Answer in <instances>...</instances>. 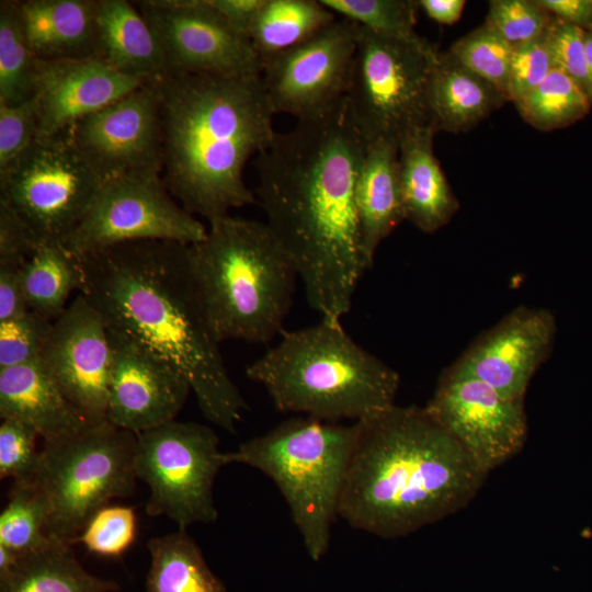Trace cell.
I'll use <instances>...</instances> for the list:
<instances>
[{"label":"cell","instance_id":"obj_39","mask_svg":"<svg viewBox=\"0 0 592 592\" xmlns=\"http://www.w3.org/2000/svg\"><path fill=\"white\" fill-rule=\"evenodd\" d=\"M38 433L30 425L11 419H2L0 425V478L13 482L32 481L38 466L36 449Z\"/></svg>","mask_w":592,"mask_h":592},{"label":"cell","instance_id":"obj_30","mask_svg":"<svg viewBox=\"0 0 592 592\" xmlns=\"http://www.w3.org/2000/svg\"><path fill=\"white\" fill-rule=\"evenodd\" d=\"M334 21L335 14L320 0H264L249 38L263 64Z\"/></svg>","mask_w":592,"mask_h":592},{"label":"cell","instance_id":"obj_34","mask_svg":"<svg viewBox=\"0 0 592 592\" xmlns=\"http://www.w3.org/2000/svg\"><path fill=\"white\" fill-rule=\"evenodd\" d=\"M334 14L376 34L421 44L426 39L414 29L418 1L413 0H320Z\"/></svg>","mask_w":592,"mask_h":592},{"label":"cell","instance_id":"obj_24","mask_svg":"<svg viewBox=\"0 0 592 592\" xmlns=\"http://www.w3.org/2000/svg\"><path fill=\"white\" fill-rule=\"evenodd\" d=\"M399 147L385 140L366 145L355 183L361 252L365 271L379 243L403 219L398 173Z\"/></svg>","mask_w":592,"mask_h":592},{"label":"cell","instance_id":"obj_27","mask_svg":"<svg viewBox=\"0 0 592 592\" xmlns=\"http://www.w3.org/2000/svg\"><path fill=\"white\" fill-rule=\"evenodd\" d=\"M119 585L88 572L72 546L50 538L42 548L19 557L0 578V592H116Z\"/></svg>","mask_w":592,"mask_h":592},{"label":"cell","instance_id":"obj_18","mask_svg":"<svg viewBox=\"0 0 592 592\" xmlns=\"http://www.w3.org/2000/svg\"><path fill=\"white\" fill-rule=\"evenodd\" d=\"M109 337L112 373L106 421L137 435L175 420L192 391L186 378L127 334L109 327Z\"/></svg>","mask_w":592,"mask_h":592},{"label":"cell","instance_id":"obj_25","mask_svg":"<svg viewBox=\"0 0 592 592\" xmlns=\"http://www.w3.org/2000/svg\"><path fill=\"white\" fill-rule=\"evenodd\" d=\"M98 55L115 71L156 81L168 73L160 44L138 8L126 0H99Z\"/></svg>","mask_w":592,"mask_h":592},{"label":"cell","instance_id":"obj_3","mask_svg":"<svg viewBox=\"0 0 592 592\" xmlns=\"http://www.w3.org/2000/svg\"><path fill=\"white\" fill-rule=\"evenodd\" d=\"M338 516L380 538L412 534L465 508L487 474L423 407L357 421Z\"/></svg>","mask_w":592,"mask_h":592},{"label":"cell","instance_id":"obj_28","mask_svg":"<svg viewBox=\"0 0 592 592\" xmlns=\"http://www.w3.org/2000/svg\"><path fill=\"white\" fill-rule=\"evenodd\" d=\"M29 309L52 321L68 307L72 292L84 281L82 261L60 240L43 239L20 266Z\"/></svg>","mask_w":592,"mask_h":592},{"label":"cell","instance_id":"obj_38","mask_svg":"<svg viewBox=\"0 0 592 592\" xmlns=\"http://www.w3.org/2000/svg\"><path fill=\"white\" fill-rule=\"evenodd\" d=\"M53 321L29 310L0 322V368L26 364L41 358Z\"/></svg>","mask_w":592,"mask_h":592},{"label":"cell","instance_id":"obj_6","mask_svg":"<svg viewBox=\"0 0 592 592\" xmlns=\"http://www.w3.org/2000/svg\"><path fill=\"white\" fill-rule=\"evenodd\" d=\"M190 269L218 341L267 343L283 333L295 265L265 223L230 214L187 246Z\"/></svg>","mask_w":592,"mask_h":592},{"label":"cell","instance_id":"obj_48","mask_svg":"<svg viewBox=\"0 0 592 592\" xmlns=\"http://www.w3.org/2000/svg\"><path fill=\"white\" fill-rule=\"evenodd\" d=\"M19 556L9 548L0 545V578L8 574L16 565Z\"/></svg>","mask_w":592,"mask_h":592},{"label":"cell","instance_id":"obj_37","mask_svg":"<svg viewBox=\"0 0 592 592\" xmlns=\"http://www.w3.org/2000/svg\"><path fill=\"white\" fill-rule=\"evenodd\" d=\"M553 19L537 0H492L485 23L515 46L542 36Z\"/></svg>","mask_w":592,"mask_h":592},{"label":"cell","instance_id":"obj_26","mask_svg":"<svg viewBox=\"0 0 592 592\" xmlns=\"http://www.w3.org/2000/svg\"><path fill=\"white\" fill-rule=\"evenodd\" d=\"M429 95L436 130L448 133L474 128L508 102L499 89L448 50L440 52L433 64Z\"/></svg>","mask_w":592,"mask_h":592},{"label":"cell","instance_id":"obj_10","mask_svg":"<svg viewBox=\"0 0 592 592\" xmlns=\"http://www.w3.org/2000/svg\"><path fill=\"white\" fill-rule=\"evenodd\" d=\"M224 465L218 436L204 424L172 420L136 435V477L150 490L146 512L181 530L216 522L213 486Z\"/></svg>","mask_w":592,"mask_h":592},{"label":"cell","instance_id":"obj_44","mask_svg":"<svg viewBox=\"0 0 592 592\" xmlns=\"http://www.w3.org/2000/svg\"><path fill=\"white\" fill-rule=\"evenodd\" d=\"M20 267L0 266V322L27 312Z\"/></svg>","mask_w":592,"mask_h":592},{"label":"cell","instance_id":"obj_23","mask_svg":"<svg viewBox=\"0 0 592 592\" xmlns=\"http://www.w3.org/2000/svg\"><path fill=\"white\" fill-rule=\"evenodd\" d=\"M434 127L409 134L399 146L398 173L403 219L425 234L446 226L459 203L434 156Z\"/></svg>","mask_w":592,"mask_h":592},{"label":"cell","instance_id":"obj_14","mask_svg":"<svg viewBox=\"0 0 592 592\" xmlns=\"http://www.w3.org/2000/svg\"><path fill=\"white\" fill-rule=\"evenodd\" d=\"M357 24L335 20L307 41L263 62L262 81L276 113L317 116L346 96Z\"/></svg>","mask_w":592,"mask_h":592},{"label":"cell","instance_id":"obj_20","mask_svg":"<svg viewBox=\"0 0 592 592\" xmlns=\"http://www.w3.org/2000/svg\"><path fill=\"white\" fill-rule=\"evenodd\" d=\"M147 81L125 76L99 59H34L37 137L69 130L80 119L126 96Z\"/></svg>","mask_w":592,"mask_h":592},{"label":"cell","instance_id":"obj_9","mask_svg":"<svg viewBox=\"0 0 592 592\" xmlns=\"http://www.w3.org/2000/svg\"><path fill=\"white\" fill-rule=\"evenodd\" d=\"M439 53L429 41L413 44L357 26L346 99L366 144L399 147L412 132L435 128L429 91Z\"/></svg>","mask_w":592,"mask_h":592},{"label":"cell","instance_id":"obj_12","mask_svg":"<svg viewBox=\"0 0 592 592\" xmlns=\"http://www.w3.org/2000/svg\"><path fill=\"white\" fill-rule=\"evenodd\" d=\"M206 234L205 226L171 197L160 171H138L105 181L64 243L82 258L133 241L191 246Z\"/></svg>","mask_w":592,"mask_h":592},{"label":"cell","instance_id":"obj_22","mask_svg":"<svg viewBox=\"0 0 592 592\" xmlns=\"http://www.w3.org/2000/svg\"><path fill=\"white\" fill-rule=\"evenodd\" d=\"M0 417L33 428L43 441L89 425L41 360L0 368Z\"/></svg>","mask_w":592,"mask_h":592},{"label":"cell","instance_id":"obj_41","mask_svg":"<svg viewBox=\"0 0 592 592\" xmlns=\"http://www.w3.org/2000/svg\"><path fill=\"white\" fill-rule=\"evenodd\" d=\"M584 36V30L556 16L546 31L554 68L574 80L590 98Z\"/></svg>","mask_w":592,"mask_h":592},{"label":"cell","instance_id":"obj_13","mask_svg":"<svg viewBox=\"0 0 592 592\" xmlns=\"http://www.w3.org/2000/svg\"><path fill=\"white\" fill-rule=\"evenodd\" d=\"M160 44L168 73L259 76L263 64L249 37L207 0L134 2Z\"/></svg>","mask_w":592,"mask_h":592},{"label":"cell","instance_id":"obj_31","mask_svg":"<svg viewBox=\"0 0 592 592\" xmlns=\"http://www.w3.org/2000/svg\"><path fill=\"white\" fill-rule=\"evenodd\" d=\"M513 103L523 119L539 130L567 127L585 116L592 104L584 90L556 68Z\"/></svg>","mask_w":592,"mask_h":592},{"label":"cell","instance_id":"obj_32","mask_svg":"<svg viewBox=\"0 0 592 592\" xmlns=\"http://www.w3.org/2000/svg\"><path fill=\"white\" fill-rule=\"evenodd\" d=\"M35 57L24 37L16 1L0 2V102L14 105L33 96Z\"/></svg>","mask_w":592,"mask_h":592},{"label":"cell","instance_id":"obj_45","mask_svg":"<svg viewBox=\"0 0 592 592\" xmlns=\"http://www.w3.org/2000/svg\"><path fill=\"white\" fill-rule=\"evenodd\" d=\"M238 33L249 37L264 0H207Z\"/></svg>","mask_w":592,"mask_h":592},{"label":"cell","instance_id":"obj_8","mask_svg":"<svg viewBox=\"0 0 592 592\" xmlns=\"http://www.w3.org/2000/svg\"><path fill=\"white\" fill-rule=\"evenodd\" d=\"M135 443L136 434L107 421L44 441L32 482L45 504L48 537L77 544L100 509L134 492Z\"/></svg>","mask_w":592,"mask_h":592},{"label":"cell","instance_id":"obj_15","mask_svg":"<svg viewBox=\"0 0 592 592\" xmlns=\"http://www.w3.org/2000/svg\"><path fill=\"white\" fill-rule=\"evenodd\" d=\"M425 408L489 475L524 446V399H510L471 376L445 371Z\"/></svg>","mask_w":592,"mask_h":592},{"label":"cell","instance_id":"obj_1","mask_svg":"<svg viewBox=\"0 0 592 592\" xmlns=\"http://www.w3.org/2000/svg\"><path fill=\"white\" fill-rule=\"evenodd\" d=\"M366 145L345 96L276 133L254 160L265 224L295 265L309 306L331 321L350 311L366 272L354 198Z\"/></svg>","mask_w":592,"mask_h":592},{"label":"cell","instance_id":"obj_35","mask_svg":"<svg viewBox=\"0 0 592 592\" xmlns=\"http://www.w3.org/2000/svg\"><path fill=\"white\" fill-rule=\"evenodd\" d=\"M513 47L483 23L454 42L448 52L473 72L492 83L508 99Z\"/></svg>","mask_w":592,"mask_h":592},{"label":"cell","instance_id":"obj_21","mask_svg":"<svg viewBox=\"0 0 592 592\" xmlns=\"http://www.w3.org/2000/svg\"><path fill=\"white\" fill-rule=\"evenodd\" d=\"M16 7L35 58L96 59L99 0H25Z\"/></svg>","mask_w":592,"mask_h":592},{"label":"cell","instance_id":"obj_2","mask_svg":"<svg viewBox=\"0 0 592 592\" xmlns=\"http://www.w3.org/2000/svg\"><path fill=\"white\" fill-rule=\"evenodd\" d=\"M80 259L84 281L79 294L110 328L175 367L203 415L235 433L248 405L226 368L190 269L187 246L133 241Z\"/></svg>","mask_w":592,"mask_h":592},{"label":"cell","instance_id":"obj_29","mask_svg":"<svg viewBox=\"0 0 592 592\" xmlns=\"http://www.w3.org/2000/svg\"><path fill=\"white\" fill-rule=\"evenodd\" d=\"M146 592H228L186 530L148 540Z\"/></svg>","mask_w":592,"mask_h":592},{"label":"cell","instance_id":"obj_42","mask_svg":"<svg viewBox=\"0 0 592 592\" xmlns=\"http://www.w3.org/2000/svg\"><path fill=\"white\" fill-rule=\"evenodd\" d=\"M553 69L546 32L538 38L515 45L508 82L509 101L514 102L539 86Z\"/></svg>","mask_w":592,"mask_h":592},{"label":"cell","instance_id":"obj_19","mask_svg":"<svg viewBox=\"0 0 592 592\" xmlns=\"http://www.w3.org/2000/svg\"><path fill=\"white\" fill-rule=\"evenodd\" d=\"M555 334L550 310L522 306L482 333L446 371L482 380L505 398L524 399L551 352Z\"/></svg>","mask_w":592,"mask_h":592},{"label":"cell","instance_id":"obj_33","mask_svg":"<svg viewBox=\"0 0 592 592\" xmlns=\"http://www.w3.org/2000/svg\"><path fill=\"white\" fill-rule=\"evenodd\" d=\"M46 510L32 481L13 482L8 503L0 514V545L19 557L45 546Z\"/></svg>","mask_w":592,"mask_h":592},{"label":"cell","instance_id":"obj_43","mask_svg":"<svg viewBox=\"0 0 592 592\" xmlns=\"http://www.w3.org/2000/svg\"><path fill=\"white\" fill-rule=\"evenodd\" d=\"M41 240L31 225L7 202L0 200V266L20 267Z\"/></svg>","mask_w":592,"mask_h":592},{"label":"cell","instance_id":"obj_49","mask_svg":"<svg viewBox=\"0 0 592 592\" xmlns=\"http://www.w3.org/2000/svg\"><path fill=\"white\" fill-rule=\"evenodd\" d=\"M585 53H587V67L590 88V100L592 102V32L585 31Z\"/></svg>","mask_w":592,"mask_h":592},{"label":"cell","instance_id":"obj_36","mask_svg":"<svg viewBox=\"0 0 592 592\" xmlns=\"http://www.w3.org/2000/svg\"><path fill=\"white\" fill-rule=\"evenodd\" d=\"M137 519L132 506L105 505L87 523L77 543L90 553L103 557H118L136 537Z\"/></svg>","mask_w":592,"mask_h":592},{"label":"cell","instance_id":"obj_16","mask_svg":"<svg viewBox=\"0 0 592 592\" xmlns=\"http://www.w3.org/2000/svg\"><path fill=\"white\" fill-rule=\"evenodd\" d=\"M70 134L104 182L126 173L163 170L162 119L152 81L80 119Z\"/></svg>","mask_w":592,"mask_h":592},{"label":"cell","instance_id":"obj_4","mask_svg":"<svg viewBox=\"0 0 592 592\" xmlns=\"http://www.w3.org/2000/svg\"><path fill=\"white\" fill-rule=\"evenodd\" d=\"M152 82L162 119V178L171 195L208 223L254 204L243 170L276 134L261 75L167 73Z\"/></svg>","mask_w":592,"mask_h":592},{"label":"cell","instance_id":"obj_11","mask_svg":"<svg viewBox=\"0 0 592 592\" xmlns=\"http://www.w3.org/2000/svg\"><path fill=\"white\" fill-rule=\"evenodd\" d=\"M104 181L76 147L70 129L37 137L0 171V200L43 239L65 241L78 227Z\"/></svg>","mask_w":592,"mask_h":592},{"label":"cell","instance_id":"obj_7","mask_svg":"<svg viewBox=\"0 0 592 592\" xmlns=\"http://www.w3.org/2000/svg\"><path fill=\"white\" fill-rule=\"evenodd\" d=\"M357 432V422L292 418L224 453V462L253 467L275 483L308 555L318 561L330 546Z\"/></svg>","mask_w":592,"mask_h":592},{"label":"cell","instance_id":"obj_46","mask_svg":"<svg viewBox=\"0 0 592 592\" xmlns=\"http://www.w3.org/2000/svg\"><path fill=\"white\" fill-rule=\"evenodd\" d=\"M554 16L592 32V0H537Z\"/></svg>","mask_w":592,"mask_h":592},{"label":"cell","instance_id":"obj_17","mask_svg":"<svg viewBox=\"0 0 592 592\" xmlns=\"http://www.w3.org/2000/svg\"><path fill=\"white\" fill-rule=\"evenodd\" d=\"M39 360L89 424L106 422L112 373L109 327L82 294L53 321Z\"/></svg>","mask_w":592,"mask_h":592},{"label":"cell","instance_id":"obj_40","mask_svg":"<svg viewBox=\"0 0 592 592\" xmlns=\"http://www.w3.org/2000/svg\"><path fill=\"white\" fill-rule=\"evenodd\" d=\"M37 134L38 109L34 96L14 105L0 102V171L14 162Z\"/></svg>","mask_w":592,"mask_h":592},{"label":"cell","instance_id":"obj_47","mask_svg":"<svg viewBox=\"0 0 592 592\" xmlns=\"http://www.w3.org/2000/svg\"><path fill=\"white\" fill-rule=\"evenodd\" d=\"M418 3L431 20L446 25L459 20L466 4L464 0H419Z\"/></svg>","mask_w":592,"mask_h":592},{"label":"cell","instance_id":"obj_5","mask_svg":"<svg viewBox=\"0 0 592 592\" xmlns=\"http://www.w3.org/2000/svg\"><path fill=\"white\" fill-rule=\"evenodd\" d=\"M280 412L322 421L364 420L395 405L400 377L357 344L341 321L283 331L278 343L246 368Z\"/></svg>","mask_w":592,"mask_h":592}]
</instances>
